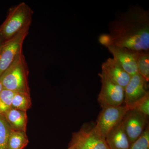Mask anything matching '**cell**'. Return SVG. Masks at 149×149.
Listing matches in <instances>:
<instances>
[{
    "instance_id": "cell-1",
    "label": "cell",
    "mask_w": 149,
    "mask_h": 149,
    "mask_svg": "<svg viewBox=\"0 0 149 149\" xmlns=\"http://www.w3.org/2000/svg\"><path fill=\"white\" fill-rule=\"evenodd\" d=\"M109 33L99 42L106 47L113 46L134 51L149 50V11L136 5L118 12L110 22Z\"/></svg>"
},
{
    "instance_id": "cell-2",
    "label": "cell",
    "mask_w": 149,
    "mask_h": 149,
    "mask_svg": "<svg viewBox=\"0 0 149 149\" xmlns=\"http://www.w3.org/2000/svg\"><path fill=\"white\" fill-rule=\"evenodd\" d=\"M33 14L32 8L24 2L10 8L5 20L0 25V35L3 41L10 39L23 29L30 27Z\"/></svg>"
},
{
    "instance_id": "cell-3",
    "label": "cell",
    "mask_w": 149,
    "mask_h": 149,
    "mask_svg": "<svg viewBox=\"0 0 149 149\" xmlns=\"http://www.w3.org/2000/svg\"><path fill=\"white\" fill-rule=\"evenodd\" d=\"M28 75V64L22 52L2 74L0 81L3 89L30 94Z\"/></svg>"
},
{
    "instance_id": "cell-4",
    "label": "cell",
    "mask_w": 149,
    "mask_h": 149,
    "mask_svg": "<svg viewBox=\"0 0 149 149\" xmlns=\"http://www.w3.org/2000/svg\"><path fill=\"white\" fill-rule=\"evenodd\" d=\"M68 146L75 149H110L105 139L96 130L95 123H85L80 130L72 134Z\"/></svg>"
},
{
    "instance_id": "cell-5",
    "label": "cell",
    "mask_w": 149,
    "mask_h": 149,
    "mask_svg": "<svg viewBox=\"0 0 149 149\" xmlns=\"http://www.w3.org/2000/svg\"><path fill=\"white\" fill-rule=\"evenodd\" d=\"M30 27H27L10 39L4 42L0 49V77L22 51Z\"/></svg>"
},
{
    "instance_id": "cell-6",
    "label": "cell",
    "mask_w": 149,
    "mask_h": 149,
    "mask_svg": "<svg viewBox=\"0 0 149 149\" xmlns=\"http://www.w3.org/2000/svg\"><path fill=\"white\" fill-rule=\"evenodd\" d=\"M129 107L125 105L118 106H109L102 108L96 122L95 128L104 139L110 130L122 120Z\"/></svg>"
},
{
    "instance_id": "cell-7",
    "label": "cell",
    "mask_w": 149,
    "mask_h": 149,
    "mask_svg": "<svg viewBox=\"0 0 149 149\" xmlns=\"http://www.w3.org/2000/svg\"><path fill=\"white\" fill-rule=\"evenodd\" d=\"M102 84L97 101L101 107L118 106L124 102V88L109 79L103 72L98 74Z\"/></svg>"
},
{
    "instance_id": "cell-8",
    "label": "cell",
    "mask_w": 149,
    "mask_h": 149,
    "mask_svg": "<svg viewBox=\"0 0 149 149\" xmlns=\"http://www.w3.org/2000/svg\"><path fill=\"white\" fill-rule=\"evenodd\" d=\"M148 116L136 109L127 111L122 120L123 125L130 144L136 141L148 125Z\"/></svg>"
},
{
    "instance_id": "cell-9",
    "label": "cell",
    "mask_w": 149,
    "mask_h": 149,
    "mask_svg": "<svg viewBox=\"0 0 149 149\" xmlns=\"http://www.w3.org/2000/svg\"><path fill=\"white\" fill-rule=\"evenodd\" d=\"M148 83L139 73L131 76L124 88V104L130 109L149 93Z\"/></svg>"
},
{
    "instance_id": "cell-10",
    "label": "cell",
    "mask_w": 149,
    "mask_h": 149,
    "mask_svg": "<svg viewBox=\"0 0 149 149\" xmlns=\"http://www.w3.org/2000/svg\"><path fill=\"white\" fill-rule=\"evenodd\" d=\"M106 48L112 55L113 58L117 61L131 77L138 73L136 51L116 46H108Z\"/></svg>"
},
{
    "instance_id": "cell-11",
    "label": "cell",
    "mask_w": 149,
    "mask_h": 149,
    "mask_svg": "<svg viewBox=\"0 0 149 149\" xmlns=\"http://www.w3.org/2000/svg\"><path fill=\"white\" fill-rule=\"evenodd\" d=\"M102 72L114 83L125 88L131 76L117 61L109 58L102 65Z\"/></svg>"
},
{
    "instance_id": "cell-12",
    "label": "cell",
    "mask_w": 149,
    "mask_h": 149,
    "mask_svg": "<svg viewBox=\"0 0 149 149\" xmlns=\"http://www.w3.org/2000/svg\"><path fill=\"white\" fill-rule=\"evenodd\" d=\"M105 140L110 149H129L130 147L122 120L110 130Z\"/></svg>"
},
{
    "instance_id": "cell-13",
    "label": "cell",
    "mask_w": 149,
    "mask_h": 149,
    "mask_svg": "<svg viewBox=\"0 0 149 149\" xmlns=\"http://www.w3.org/2000/svg\"><path fill=\"white\" fill-rule=\"evenodd\" d=\"M3 116L11 130L26 132L27 112L11 108Z\"/></svg>"
},
{
    "instance_id": "cell-14",
    "label": "cell",
    "mask_w": 149,
    "mask_h": 149,
    "mask_svg": "<svg viewBox=\"0 0 149 149\" xmlns=\"http://www.w3.org/2000/svg\"><path fill=\"white\" fill-rule=\"evenodd\" d=\"M29 143L26 133L10 129L7 149H24Z\"/></svg>"
},
{
    "instance_id": "cell-15",
    "label": "cell",
    "mask_w": 149,
    "mask_h": 149,
    "mask_svg": "<svg viewBox=\"0 0 149 149\" xmlns=\"http://www.w3.org/2000/svg\"><path fill=\"white\" fill-rule=\"evenodd\" d=\"M138 73L149 81V50L136 51Z\"/></svg>"
},
{
    "instance_id": "cell-16",
    "label": "cell",
    "mask_w": 149,
    "mask_h": 149,
    "mask_svg": "<svg viewBox=\"0 0 149 149\" xmlns=\"http://www.w3.org/2000/svg\"><path fill=\"white\" fill-rule=\"evenodd\" d=\"M31 105L30 94L19 92L15 93L12 102L11 108L27 112Z\"/></svg>"
},
{
    "instance_id": "cell-17",
    "label": "cell",
    "mask_w": 149,
    "mask_h": 149,
    "mask_svg": "<svg viewBox=\"0 0 149 149\" xmlns=\"http://www.w3.org/2000/svg\"><path fill=\"white\" fill-rule=\"evenodd\" d=\"M15 93L3 88L0 93V115H3L11 108L12 102Z\"/></svg>"
},
{
    "instance_id": "cell-18",
    "label": "cell",
    "mask_w": 149,
    "mask_h": 149,
    "mask_svg": "<svg viewBox=\"0 0 149 149\" xmlns=\"http://www.w3.org/2000/svg\"><path fill=\"white\" fill-rule=\"evenodd\" d=\"M129 149H149V125L136 141L130 144Z\"/></svg>"
},
{
    "instance_id": "cell-19",
    "label": "cell",
    "mask_w": 149,
    "mask_h": 149,
    "mask_svg": "<svg viewBox=\"0 0 149 149\" xmlns=\"http://www.w3.org/2000/svg\"><path fill=\"white\" fill-rule=\"evenodd\" d=\"M10 128L3 115H0V149H7Z\"/></svg>"
},
{
    "instance_id": "cell-20",
    "label": "cell",
    "mask_w": 149,
    "mask_h": 149,
    "mask_svg": "<svg viewBox=\"0 0 149 149\" xmlns=\"http://www.w3.org/2000/svg\"><path fill=\"white\" fill-rule=\"evenodd\" d=\"M132 109H136L147 116H149V93L137 103Z\"/></svg>"
},
{
    "instance_id": "cell-21",
    "label": "cell",
    "mask_w": 149,
    "mask_h": 149,
    "mask_svg": "<svg viewBox=\"0 0 149 149\" xmlns=\"http://www.w3.org/2000/svg\"><path fill=\"white\" fill-rule=\"evenodd\" d=\"M4 42V41H3L2 38L1 36L0 35V49H1V47L2 45Z\"/></svg>"
},
{
    "instance_id": "cell-22",
    "label": "cell",
    "mask_w": 149,
    "mask_h": 149,
    "mask_svg": "<svg viewBox=\"0 0 149 149\" xmlns=\"http://www.w3.org/2000/svg\"><path fill=\"white\" fill-rule=\"evenodd\" d=\"M3 89V87L1 83V81H0V93H1V91H2Z\"/></svg>"
},
{
    "instance_id": "cell-23",
    "label": "cell",
    "mask_w": 149,
    "mask_h": 149,
    "mask_svg": "<svg viewBox=\"0 0 149 149\" xmlns=\"http://www.w3.org/2000/svg\"><path fill=\"white\" fill-rule=\"evenodd\" d=\"M67 149H75L73 146H68V148Z\"/></svg>"
}]
</instances>
